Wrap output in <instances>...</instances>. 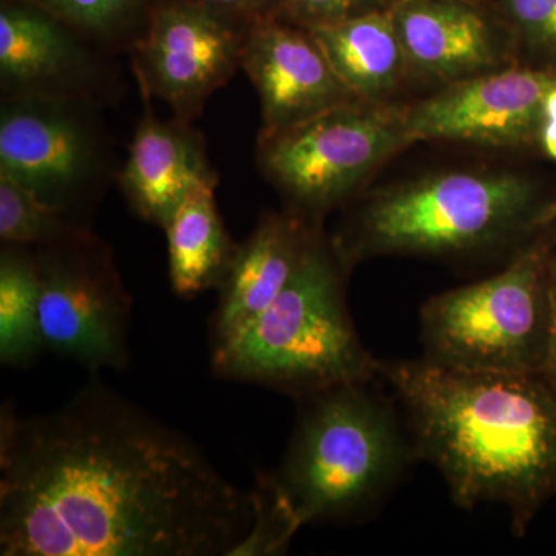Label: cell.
<instances>
[{"instance_id": "6da1fadb", "label": "cell", "mask_w": 556, "mask_h": 556, "mask_svg": "<svg viewBox=\"0 0 556 556\" xmlns=\"http://www.w3.org/2000/svg\"><path fill=\"white\" fill-rule=\"evenodd\" d=\"M249 490L100 379L42 415L0 412V555L232 556Z\"/></svg>"}, {"instance_id": "7a4b0ae2", "label": "cell", "mask_w": 556, "mask_h": 556, "mask_svg": "<svg viewBox=\"0 0 556 556\" xmlns=\"http://www.w3.org/2000/svg\"><path fill=\"white\" fill-rule=\"evenodd\" d=\"M378 378L407 420L416 460L438 468L450 497L471 510L510 511L514 533L556 495V383L544 372L464 371L416 361H378Z\"/></svg>"}, {"instance_id": "3957f363", "label": "cell", "mask_w": 556, "mask_h": 556, "mask_svg": "<svg viewBox=\"0 0 556 556\" xmlns=\"http://www.w3.org/2000/svg\"><path fill=\"white\" fill-rule=\"evenodd\" d=\"M551 203L517 172H439L375 190L329 237L350 273L380 255L517 252L544 229Z\"/></svg>"}, {"instance_id": "277c9868", "label": "cell", "mask_w": 556, "mask_h": 556, "mask_svg": "<svg viewBox=\"0 0 556 556\" xmlns=\"http://www.w3.org/2000/svg\"><path fill=\"white\" fill-rule=\"evenodd\" d=\"M350 270L324 226L302 265L268 309L211 345L219 379L255 383L295 401L343 383L378 378L348 311Z\"/></svg>"}, {"instance_id": "5b68a950", "label": "cell", "mask_w": 556, "mask_h": 556, "mask_svg": "<svg viewBox=\"0 0 556 556\" xmlns=\"http://www.w3.org/2000/svg\"><path fill=\"white\" fill-rule=\"evenodd\" d=\"M376 383L299 399L298 422L273 477L303 527L364 517L416 460L408 430Z\"/></svg>"}, {"instance_id": "8992f818", "label": "cell", "mask_w": 556, "mask_h": 556, "mask_svg": "<svg viewBox=\"0 0 556 556\" xmlns=\"http://www.w3.org/2000/svg\"><path fill=\"white\" fill-rule=\"evenodd\" d=\"M556 228L541 230L500 273L450 289L420 309L424 357L464 371L544 372L551 339L547 265Z\"/></svg>"}, {"instance_id": "52a82bcc", "label": "cell", "mask_w": 556, "mask_h": 556, "mask_svg": "<svg viewBox=\"0 0 556 556\" xmlns=\"http://www.w3.org/2000/svg\"><path fill=\"white\" fill-rule=\"evenodd\" d=\"M408 146L405 108L354 100L287 129L260 131L255 161L289 211L324 223Z\"/></svg>"}, {"instance_id": "ba28073f", "label": "cell", "mask_w": 556, "mask_h": 556, "mask_svg": "<svg viewBox=\"0 0 556 556\" xmlns=\"http://www.w3.org/2000/svg\"><path fill=\"white\" fill-rule=\"evenodd\" d=\"M100 108L76 98L2 100L0 177L13 179L87 225L84 208L100 199L113 177L112 149Z\"/></svg>"}, {"instance_id": "9c48e42d", "label": "cell", "mask_w": 556, "mask_h": 556, "mask_svg": "<svg viewBox=\"0 0 556 556\" xmlns=\"http://www.w3.org/2000/svg\"><path fill=\"white\" fill-rule=\"evenodd\" d=\"M35 252L46 351L93 375L129 367L134 303L112 248L87 226Z\"/></svg>"}, {"instance_id": "30bf717a", "label": "cell", "mask_w": 556, "mask_h": 556, "mask_svg": "<svg viewBox=\"0 0 556 556\" xmlns=\"http://www.w3.org/2000/svg\"><path fill=\"white\" fill-rule=\"evenodd\" d=\"M251 22L192 0H159L129 53L138 87L193 123L241 68Z\"/></svg>"}, {"instance_id": "8fae6325", "label": "cell", "mask_w": 556, "mask_h": 556, "mask_svg": "<svg viewBox=\"0 0 556 556\" xmlns=\"http://www.w3.org/2000/svg\"><path fill=\"white\" fill-rule=\"evenodd\" d=\"M555 86V68L522 64L450 84L426 100L405 105L409 141L503 149L538 144L546 121L544 101Z\"/></svg>"}, {"instance_id": "7c38bea8", "label": "cell", "mask_w": 556, "mask_h": 556, "mask_svg": "<svg viewBox=\"0 0 556 556\" xmlns=\"http://www.w3.org/2000/svg\"><path fill=\"white\" fill-rule=\"evenodd\" d=\"M78 31L31 0L0 9V93L76 98L104 105L118 93L105 58Z\"/></svg>"}, {"instance_id": "4fadbf2b", "label": "cell", "mask_w": 556, "mask_h": 556, "mask_svg": "<svg viewBox=\"0 0 556 556\" xmlns=\"http://www.w3.org/2000/svg\"><path fill=\"white\" fill-rule=\"evenodd\" d=\"M391 16L416 78L444 87L518 64L511 33L486 0H397Z\"/></svg>"}, {"instance_id": "5bb4252c", "label": "cell", "mask_w": 556, "mask_h": 556, "mask_svg": "<svg viewBox=\"0 0 556 556\" xmlns=\"http://www.w3.org/2000/svg\"><path fill=\"white\" fill-rule=\"evenodd\" d=\"M241 70L257 90L263 134L283 130L357 100L306 28L278 14L249 24Z\"/></svg>"}, {"instance_id": "9a60e30c", "label": "cell", "mask_w": 556, "mask_h": 556, "mask_svg": "<svg viewBox=\"0 0 556 556\" xmlns=\"http://www.w3.org/2000/svg\"><path fill=\"white\" fill-rule=\"evenodd\" d=\"M138 89L144 110L116 182L139 218L164 229L190 192L218 186V174L208 161L203 134L189 121L160 119L152 109L153 98Z\"/></svg>"}, {"instance_id": "2e32d148", "label": "cell", "mask_w": 556, "mask_h": 556, "mask_svg": "<svg viewBox=\"0 0 556 556\" xmlns=\"http://www.w3.org/2000/svg\"><path fill=\"white\" fill-rule=\"evenodd\" d=\"M324 223L289 211L263 212L248 239L239 243L218 288L211 320V345L236 334L273 305L298 273L311 241Z\"/></svg>"}, {"instance_id": "e0dca14e", "label": "cell", "mask_w": 556, "mask_h": 556, "mask_svg": "<svg viewBox=\"0 0 556 556\" xmlns=\"http://www.w3.org/2000/svg\"><path fill=\"white\" fill-rule=\"evenodd\" d=\"M309 31L357 100L388 102L412 76L391 10Z\"/></svg>"}, {"instance_id": "ac0fdd59", "label": "cell", "mask_w": 556, "mask_h": 556, "mask_svg": "<svg viewBox=\"0 0 556 556\" xmlns=\"http://www.w3.org/2000/svg\"><path fill=\"white\" fill-rule=\"evenodd\" d=\"M215 190L217 186H201L190 192L163 229L170 287L178 298L218 289L239 248L219 214Z\"/></svg>"}, {"instance_id": "d6986e66", "label": "cell", "mask_w": 556, "mask_h": 556, "mask_svg": "<svg viewBox=\"0 0 556 556\" xmlns=\"http://www.w3.org/2000/svg\"><path fill=\"white\" fill-rule=\"evenodd\" d=\"M46 351L40 328V277L35 249H0V364L25 369Z\"/></svg>"}, {"instance_id": "ffe728a7", "label": "cell", "mask_w": 556, "mask_h": 556, "mask_svg": "<svg viewBox=\"0 0 556 556\" xmlns=\"http://www.w3.org/2000/svg\"><path fill=\"white\" fill-rule=\"evenodd\" d=\"M105 54L130 53L159 0H31Z\"/></svg>"}, {"instance_id": "44dd1931", "label": "cell", "mask_w": 556, "mask_h": 556, "mask_svg": "<svg viewBox=\"0 0 556 556\" xmlns=\"http://www.w3.org/2000/svg\"><path fill=\"white\" fill-rule=\"evenodd\" d=\"M87 228L13 179L0 177V243L38 249Z\"/></svg>"}, {"instance_id": "7402d4cb", "label": "cell", "mask_w": 556, "mask_h": 556, "mask_svg": "<svg viewBox=\"0 0 556 556\" xmlns=\"http://www.w3.org/2000/svg\"><path fill=\"white\" fill-rule=\"evenodd\" d=\"M252 522L232 556H273L288 551L302 522L273 473L258 475L251 490Z\"/></svg>"}, {"instance_id": "603a6c76", "label": "cell", "mask_w": 556, "mask_h": 556, "mask_svg": "<svg viewBox=\"0 0 556 556\" xmlns=\"http://www.w3.org/2000/svg\"><path fill=\"white\" fill-rule=\"evenodd\" d=\"M514 38L518 64L556 70V0H495Z\"/></svg>"}, {"instance_id": "cb8c5ba5", "label": "cell", "mask_w": 556, "mask_h": 556, "mask_svg": "<svg viewBox=\"0 0 556 556\" xmlns=\"http://www.w3.org/2000/svg\"><path fill=\"white\" fill-rule=\"evenodd\" d=\"M396 3L397 0H281L277 14L299 27L313 30L388 11Z\"/></svg>"}, {"instance_id": "d4e9b609", "label": "cell", "mask_w": 556, "mask_h": 556, "mask_svg": "<svg viewBox=\"0 0 556 556\" xmlns=\"http://www.w3.org/2000/svg\"><path fill=\"white\" fill-rule=\"evenodd\" d=\"M192 2L236 14L248 21L277 14L281 5V0H192Z\"/></svg>"}, {"instance_id": "484cf974", "label": "cell", "mask_w": 556, "mask_h": 556, "mask_svg": "<svg viewBox=\"0 0 556 556\" xmlns=\"http://www.w3.org/2000/svg\"><path fill=\"white\" fill-rule=\"evenodd\" d=\"M548 306H551V339L544 375L556 383V240L547 265Z\"/></svg>"}, {"instance_id": "4316f807", "label": "cell", "mask_w": 556, "mask_h": 556, "mask_svg": "<svg viewBox=\"0 0 556 556\" xmlns=\"http://www.w3.org/2000/svg\"><path fill=\"white\" fill-rule=\"evenodd\" d=\"M538 146L548 159L556 161V121H544L538 137Z\"/></svg>"}, {"instance_id": "83f0119b", "label": "cell", "mask_w": 556, "mask_h": 556, "mask_svg": "<svg viewBox=\"0 0 556 556\" xmlns=\"http://www.w3.org/2000/svg\"><path fill=\"white\" fill-rule=\"evenodd\" d=\"M544 116L548 121H556V86L548 91L546 101H544Z\"/></svg>"}, {"instance_id": "f1b7e54d", "label": "cell", "mask_w": 556, "mask_h": 556, "mask_svg": "<svg viewBox=\"0 0 556 556\" xmlns=\"http://www.w3.org/2000/svg\"><path fill=\"white\" fill-rule=\"evenodd\" d=\"M555 225H556V200H552V203L548 204L546 217H544V228H548V226H555Z\"/></svg>"}]
</instances>
